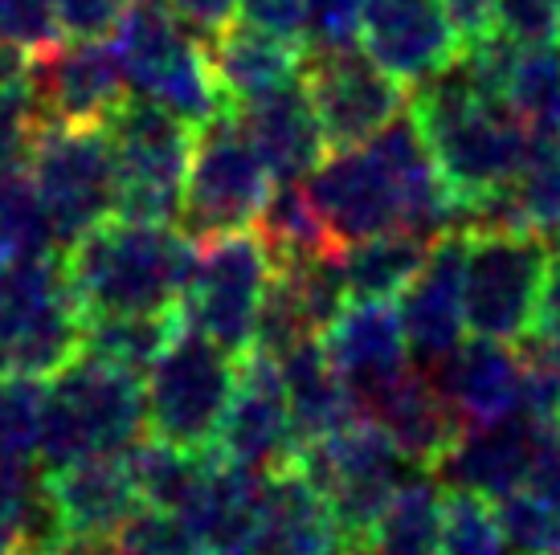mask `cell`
<instances>
[{
    "label": "cell",
    "instance_id": "cell-12",
    "mask_svg": "<svg viewBox=\"0 0 560 555\" xmlns=\"http://www.w3.org/2000/svg\"><path fill=\"white\" fill-rule=\"evenodd\" d=\"M25 176L58 246H74L115 216V147L103 127L46 123L33 139Z\"/></svg>",
    "mask_w": 560,
    "mask_h": 555
},
{
    "label": "cell",
    "instance_id": "cell-38",
    "mask_svg": "<svg viewBox=\"0 0 560 555\" xmlns=\"http://www.w3.org/2000/svg\"><path fill=\"white\" fill-rule=\"evenodd\" d=\"M46 388L33 376H0V458L30 462L42 437Z\"/></svg>",
    "mask_w": 560,
    "mask_h": 555
},
{
    "label": "cell",
    "instance_id": "cell-35",
    "mask_svg": "<svg viewBox=\"0 0 560 555\" xmlns=\"http://www.w3.org/2000/svg\"><path fill=\"white\" fill-rule=\"evenodd\" d=\"M54 246H58L54 229L25 168H0V265L46 258L54 253Z\"/></svg>",
    "mask_w": 560,
    "mask_h": 555
},
{
    "label": "cell",
    "instance_id": "cell-23",
    "mask_svg": "<svg viewBox=\"0 0 560 555\" xmlns=\"http://www.w3.org/2000/svg\"><path fill=\"white\" fill-rule=\"evenodd\" d=\"M438 392L446 397L463 429L495 425L503 416L520 413L524 397V359L512 343L495 340H470L458 343L451 355H442L434 368Z\"/></svg>",
    "mask_w": 560,
    "mask_h": 555
},
{
    "label": "cell",
    "instance_id": "cell-48",
    "mask_svg": "<svg viewBox=\"0 0 560 555\" xmlns=\"http://www.w3.org/2000/svg\"><path fill=\"white\" fill-rule=\"evenodd\" d=\"M442 9L451 16L458 42H470V37H482L491 33V16H495V0H442Z\"/></svg>",
    "mask_w": 560,
    "mask_h": 555
},
{
    "label": "cell",
    "instance_id": "cell-43",
    "mask_svg": "<svg viewBox=\"0 0 560 555\" xmlns=\"http://www.w3.org/2000/svg\"><path fill=\"white\" fill-rule=\"evenodd\" d=\"M360 9H364V0H307L303 46L312 49L357 46Z\"/></svg>",
    "mask_w": 560,
    "mask_h": 555
},
{
    "label": "cell",
    "instance_id": "cell-3",
    "mask_svg": "<svg viewBox=\"0 0 560 555\" xmlns=\"http://www.w3.org/2000/svg\"><path fill=\"white\" fill-rule=\"evenodd\" d=\"M197 253V241L176 225L110 216L70 246L66 274L86 319L152 315L180 307Z\"/></svg>",
    "mask_w": 560,
    "mask_h": 555
},
{
    "label": "cell",
    "instance_id": "cell-26",
    "mask_svg": "<svg viewBox=\"0 0 560 555\" xmlns=\"http://www.w3.org/2000/svg\"><path fill=\"white\" fill-rule=\"evenodd\" d=\"M205 49H209V66L221 86V98H230V103H249L258 94L299 82L303 54H307L299 37L258 29L249 21H230L225 29L205 42Z\"/></svg>",
    "mask_w": 560,
    "mask_h": 555
},
{
    "label": "cell",
    "instance_id": "cell-24",
    "mask_svg": "<svg viewBox=\"0 0 560 555\" xmlns=\"http://www.w3.org/2000/svg\"><path fill=\"white\" fill-rule=\"evenodd\" d=\"M319 343L357 397L409 368V340L397 303H343Z\"/></svg>",
    "mask_w": 560,
    "mask_h": 555
},
{
    "label": "cell",
    "instance_id": "cell-46",
    "mask_svg": "<svg viewBox=\"0 0 560 555\" xmlns=\"http://www.w3.org/2000/svg\"><path fill=\"white\" fill-rule=\"evenodd\" d=\"M168 4L172 13L180 16L197 37H205V42L237 16V0H168Z\"/></svg>",
    "mask_w": 560,
    "mask_h": 555
},
{
    "label": "cell",
    "instance_id": "cell-25",
    "mask_svg": "<svg viewBox=\"0 0 560 555\" xmlns=\"http://www.w3.org/2000/svg\"><path fill=\"white\" fill-rule=\"evenodd\" d=\"M46 491L62 515L66 535H115V527L140 510L127 453H98L62 465L46 474Z\"/></svg>",
    "mask_w": 560,
    "mask_h": 555
},
{
    "label": "cell",
    "instance_id": "cell-51",
    "mask_svg": "<svg viewBox=\"0 0 560 555\" xmlns=\"http://www.w3.org/2000/svg\"><path fill=\"white\" fill-rule=\"evenodd\" d=\"M0 555H25V531L9 515H0Z\"/></svg>",
    "mask_w": 560,
    "mask_h": 555
},
{
    "label": "cell",
    "instance_id": "cell-9",
    "mask_svg": "<svg viewBox=\"0 0 560 555\" xmlns=\"http://www.w3.org/2000/svg\"><path fill=\"white\" fill-rule=\"evenodd\" d=\"M237 355L185 327H176L172 343L164 347L143 388L148 404V429L156 441H168L188 453H213L218 433L230 409L237 385Z\"/></svg>",
    "mask_w": 560,
    "mask_h": 555
},
{
    "label": "cell",
    "instance_id": "cell-13",
    "mask_svg": "<svg viewBox=\"0 0 560 555\" xmlns=\"http://www.w3.org/2000/svg\"><path fill=\"white\" fill-rule=\"evenodd\" d=\"M270 278H275V258L258 233L242 229L209 237L180 294V319L230 355H246L254 347Z\"/></svg>",
    "mask_w": 560,
    "mask_h": 555
},
{
    "label": "cell",
    "instance_id": "cell-39",
    "mask_svg": "<svg viewBox=\"0 0 560 555\" xmlns=\"http://www.w3.org/2000/svg\"><path fill=\"white\" fill-rule=\"evenodd\" d=\"M495 519H499V527H503L508 547H512L515 555H560L557 515H552L528 486H520V491L495 498Z\"/></svg>",
    "mask_w": 560,
    "mask_h": 555
},
{
    "label": "cell",
    "instance_id": "cell-29",
    "mask_svg": "<svg viewBox=\"0 0 560 555\" xmlns=\"http://www.w3.org/2000/svg\"><path fill=\"white\" fill-rule=\"evenodd\" d=\"M463 229H524L560 237V135L536 143L528 168L512 188L463 204Z\"/></svg>",
    "mask_w": 560,
    "mask_h": 555
},
{
    "label": "cell",
    "instance_id": "cell-16",
    "mask_svg": "<svg viewBox=\"0 0 560 555\" xmlns=\"http://www.w3.org/2000/svg\"><path fill=\"white\" fill-rule=\"evenodd\" d=\"M357 42L405 86L446 70L463 49L442 0H364Z\"/></svg>",
    "mask_w": 560,
    "mask_h": 555
},
{
    "label": "cell",
    "instance_id": "cell-15",
    "mask_svg": "<svg viewBox=\"0 0 560 555\" xmlns=\"http://www.w3.org/2000/svg\"><path fill=\"white\" fill-rule=\"evenodd\" d=\"M213 453L242 470L262 474V479L295 465L299 441L291 429L287 388H282V368L275 355L258 352V347L242 355L234 397H230Z\"/></svg>",
    "mask_w": 560,
    "mask_h": 555
},
{
    "label": "cell",
    "instance_id": "cell-21",
    "mask_svg": "<svg viewBox=\"0 0 560 555\" xmlns=\"http://www.w3.org/2000/svg\"><path fill=\"white\" fill-rule=\"evenodd\" d=\"M242 555H357V547L312 482L287 465L266 479L258 523Z\"/></svg>",
    "mask_w": 560,
    "mask_h": 555
},
{
    "label": "cell",
    "instance_id": "cell-30",
    "mask_svg": "<svg viewBox=\"0 0 560 555\" xmlns=\"http://www.w3.org/2000/svg\"><path fill=\"white\" fill-rule=\"evenodd\" d=\"M434 241L421 233H381L340 249V274L348 303H397V294L418 278Z\"/></svg>",
    "mask_w": 560,
    "mask_h": 555
},
{
    "label": "cell",
    "instance_id": "cell-36",
    "mask_svg": "<svg viewBox=\"0 0 560 555\" xmlns=\"http://www.w3.org/2000/svg\"><path fill=\"white\" fill-rule=\"evenodd\" d=\"M438 555H515L495 519V507L470 491L442 498V540Z\"/></svg>",
    "mask_w": 560,
    "mask_h": 555
},
{
    "label": "cell",
    "instance_id": "cell-17",
    "mask_svg": "<svg viewBox=\"0 0 560 555\" xmlns=\"http://www.w3.org/2000/svg\"><path fill=\"white\" fill-rule=\"evenodd\" d=\"M30 82L46 123L103 127L124 98V74L115 62L110 37L70 42L62 37L46 54L30 58Z\"/></svg>",
    "mask_w": 560,
    "mask_h": 555
},
{
    "label": "cell",
    "instance_id": "cell-10",
    "mask_svg": "<svg viewBox=\"0 0 560 555\" xmlns=\"http://www.w3.org/2000/svg\"><path fill=\"white\" fill-rule=\"evenodd\" d=\"M295 470L331 507L357 555L393 503V494L409 482V462L369 416L299 446Z\"/></svg>",
    "mask_w": 560,
    "mask_h": 555
},
{
    "label": "cell",
    "instance_id": "cell-14",
    "mask_svg": "<svg viewBox=\"0 0 560 555\" xmlns=\"http://www.w3.org/2000/svg\"><path fill=\"white\" fill-rule=\"evenodd\" d=\"M303 91L331 152L360 147L409 107L405 82L385 74L360 46L312 49L303 54Z\"/></svg>",
    "mask_w": 560,
    "mask_h": 555
},
{
    "label": "cell",
    "instance_id": "cell-2",
    "mask_svg": "<svg viewBox=\"0 0 560 555\" xmlns=\"http://www.w3.org/2000/svg\"><path fill=\"white\" fill-rule=\"evenodd\" d=\"M409 115L418 119L425 147L458 204L512 188L536 152V139L520 115L503 98L479 91L458 58L413 86Z\"/></svg>",
    "mask_w": 560,
    "mask_h": 555
},
{
    "label": "cell",
    "instance_id": "cell-50",
    "mask_svg": "<svg viewBox=\"0 0 560 555\" xmlns=\"http://www.w3.org/2000/svg\"><path fill=\"white\" fill-rule=\"evenodd\" d=\"M37 555H115V547H110V535H66Z\"/></svg>",
    "mask_w": 560,
    "mask_h": 555
},
{
    "label": "cell",
    "instance_id": "cell-34",
    "mask_svg": "<svg viewBox=\"0 0 560 555\" xmlns=\"http://www.w3.org/2000/svg\"><path fill=\"white\" fill-rule=\"evenodd\" d=\"M503 103L520 115L536 143L560 135V42L515 49Z\"/></svg>",
    "mask_w": 560,
    "mask_h": 555
},
{
    "label": "cell",
    "instance_id": "cell-27",
    "mask_svg": "<svg viewBox=\"0 0 560 555\" xmlns=\"http://www.w3.org/2000/svg\"><path fill=\"white\" fill-rule=\"evenodd\" d=\"M282 368V388H287V409H291V429L295 441L307 446L315 437L343 429L360 421L357 392L348 388L340 368L327 359L324 343H299L295 352H287L279 359Z\"/></svg>",
    "mask_w": 560,
    "mask_h": 555
},
{
    "label": "cell",
    "instance_id": "cell-6",
    "mask_svg": "<svg viewBox=\"0 0 560 555\" xmlns=\"http://www.w3.org/2000/svg\"><path fill=\"white\" fill-rule=\"evenodd\" d=\"M82 315L66 258L0 265V376H54L82 347Z\"/></svg>",
    "mask_w": 560,
    "mask_h": 555
},
{
    "label": "cell",
    "instance_id": "cell-41",
    "mask_svg": "<svg viewBox=\"0 0 560 555\" xmlns=\"http://www.w3.org/2000/svg\"><path fill=\"white\" fill-rule=\"evenodd\" d=\"M0 42L21 49L25 58L46 54L49 46L62 42L54 4L49 0H0Z\"/></svg>",
    "mask_w": 560,
    "mask_h": 555
},
{
    "label": "cell",
    "instance_id": "cell-7",
    "mask_svg": "<svg viewBox=\"0 0 560 555\" xmlns=\"http://www.w3.org/2000/svg\"><path fill=\"white\" fill-rule=\"evenodd\" d=\"M103 131L115 147V216L152 225H168L172 216H180L197 127L143 94H124L119 107L103 119Z\"/></svg>",
    "mask_w": 560,
    "mask_h": 555
},
{
    "label": "cell",
    "instance_id": "cell-1",
    "mask_svg": "<svg viewBox=\"0 0 560 555\" xmlns=\"http://www.w3.org/2000/svg\"><path fill=\"white\" fill-rule=\"evenodd\" d=\"M303 188L340 249L381 233H421L438 241L463 229V204L442 180L409 107L369 143L327 155Z\"/></svg>",
    "mask_w": 560,
    "mask_h": 555
},
{
    "label": "cell",
    "instance_id": "cell-18",
    "mask_svg": "<svg viewBox=\"0 0 560 555\" xmlns=\"http://www.w3.org/2000/svg\"><path fill=\"white\" fill-rule=\"evenodd\" d=\"M357 404L360 416H369L405 462L418 470H438L467 433L446 397L438 392L434 376L418 368H401L397 376L360 392Z\"/></svg>",
    "mask_w": 560,
    "mask_h": 555
},
{
    "label": "cell",
    "instance_id": "cell-22",
    "mask_svg": "<svg viewBox=\"0 0 560 555\" xmlns=\"http://www.w3.org/2000/svg\"><path fill=\"white\" fill-rule=\"evenodd\" d=\"M230 107L237 110V123L249 135V143L258 147L275 185L307 180L331 155L324 127L312 110V98L303 91V78L270 94H258L249 103H230Z\"/></svg>",
    "mask_w": 560,
    "mask_h": 555
},
{
    "label": "cell",
    "instance_id": "cell-44",
    "mask_svg": "<svg viewBox=\"0 0 560 555\" xmlns=\"http://www.w3.org/2000/svg\"><path fill=\"white\" fill-rule=\"evenodd\" d=\"M49 4H54V21H58L62 37L98 42V37H110L131 0H49Z\"/></svg>",
    "mask_w": 560,
    "mask_h": 555
},
{
    "label": "cell",
    "instance_id": "cell-37",
    "mask_svg": "<svg viewBox=\"0 0 560 555\" xmlns=\"http://www.w3.org/2000/svg\"><path fill=\"white\" fill-rule=\"evenodd\" d=\"M115 555H213L209 543L192 531V527L160 507H143L136 515H127L124 523L110 535Z\"/></svg>",
    "mask_w": 560,
    "mask_h": 555
},
{
    "label": "cell",
    "instance_id": "cell-11",
    "mask_svg": "<svg viewBox=\"0 0 560 555\" xmlns=\"http://www.w3.org/2000/svg\"><path fill=\"white\" fill-rule=\"evenodd\" d=\"M548 274V237L470 229L463 253V319L475 340L524 343Z\"/></svg>",
    "mask_w": 560,
    "mask_h": 555
},
{
    "label": "cell",
    "instance_id": "cell-32",
    "mask_svg": "<svg viewBox=\"0 0 560 555\" xmlns=\"http://www.w3.org/2000/svg\"><path fill=\"white\" fill-rule=\"evenodd\" d=\"M442 540V491L430 479H409L393 494L360 555H438Z\"/></svg>",
    "mask_w": 560,
    "mask_h": 555
},
{
    "label": "cell",
    "instance_id": "cell-5",
    "mask_svg": "<svg viewBox=\"0 0 560 555\" xmlns=\"http://www.w3.org/2000/svg\"><path fill=\"white\" fill-rule=\"evenodd\" d=\"M110 49L124 86L160 103L188 127L209 123L225 107L209 49L172 13L168 0H131L119 25L110 29Z\"/></svg>",
    "mask_w": 560,
    "mask_h": 555
},
{
    "label": "cell",
    "instance_id": "cell-31",
    "mask_svg": "<svg viewBox=\"0 0 560 555\" xmlns=\"http://www.w3.org/2000/svg\"><path fill=\"white\" fill-rule=\"evenodd\" d=\"M180 327V307L176 310H152V315H103V319H86L82 327L79 355H94L110 368L131 371V376H148L164 347L172 343Z\"/></svg>",
    "mask_w": 560,
    "mask_h": 555
},
{
    "label": "cell",
    "instance_id": "cell-4",
    "mask_svg": "<svg viewBox=\"0 0 560 555\" xmlns=\"http://www.w3.org/2000/svg\"><path fill=\"white\" fill-rule=\"evenodd\" d=\"M143 421L148 404L140 376L110 368L94 355H74L46 388L37 462L54 474L82 458L124 453L131 441H140Z\"/></svg>",
    "mask_w": 560,
    "mask_h": 555
},
{
    "label": "cell",
    "instance_id": "cell-45",
    "mask_svg": "<svg viewBox=\"0 0 560 555\" xmlns=\"http://www.w3.org/2000/svg\"><path fill=\"white\" fill-rule=\"evenodd\" d=\"M242 21L258 25V29L282 33V37H299L303 42V25H307V0H237Z\"/></svg>",
    "mask_w": 560,
    "mask_h": 555
},
{
    "label": "cell",
    "instance_id": "cell-49",
    "mask_svg": "<svg viewBox=\"0 0 560 555\" xmlns=\"http://www.w3.org/2000/svg\"><path fill=\"white\" fill-rule=\"evenodd\" d=\"M528 491L557 515V523H560V433L552 437V446L545 449V458H540V465H536V474L528 479Z\"/></svg>",
    "mask_w": 560,
    "mask_h": 555
},
{
    "label": "cell",
    "instance_id": "cell-19",
    "mask_svg": "<svg viewBox=\"0 0 560 555\" xmlns=\"http://www.w3.org/2000/svg\"><path fill=\"white\" fill-rule=\"evenodd\" d=\"M557 433L560 429L532 421L528 413H512L495 425H479V429L463 433L458 446L451 449V458L438 470L454 491H470L487 503H495L503 494L528 486Z\"/></svg>",
    "mask_w": 560,
    "mask_h": 555
},
{
    "label": "cell",
    "instance_id": "cell-40",
    "mask_svg": "<svg viewBox=\"0 0 560 555\" xmlns=\"http://www.w3.org/2000/svg\"><path fill=\"white\" fill-rule=\"evenodd\" d=\"M46 127L37 94H33L30 70L0 86V168H25V160L33 152V139Z\"/></svg>",
    "mask_w": 560,
    "mask_h": 555
},
{
    "label": "cell",
    "instance_id": "cell-8",
    "mask_svg": "<svg viewBox=\"0 0 560 555\" xmlns=\"http://www.w3.org/2000/svg\"><path fill=\"white\" fill-rule=\"evenodd\" d=\"M270 192L275 176L242 131L234 107H221L209 123L192 131L185 201H180V229L192 241L254 229Z\"/></svg>",
    "mask_w": 560,
    "mask_h": 555
},
{
    "label": "cell",
    "instance_id": "cell-20",
    "mask_svg": "<svg viewBox=\"0 0 560 555\" xmlns=\"http://www.w3.org/2000/svg\"><path fill=\"white\" fill-rule=\"evenodd\" d=\"M463 253H467V229L438 237L418 278L397 294L409 355L425 359L434 368L442 355H451L463 343L467 319H463Z\"/></svg>",
    "mask_w": 560,
    "mask_h": 555
},
{
    "label": "cell",
    "instance_id": "cell-28",
    "mask_svg": "<svg viewBox=\"0 0 560 555\" xmlns=\"http://www.w3.org/2000/svg\"><path fill=\"white\" fill-rule=\"evenodd\" d=\"M262 486L266 479L254 470L225 462L221 453L209 458L201 486L185 507V519L213 555H242L249 531L258 523V507H262Z\"/></svg>",
    "mask_w": 560,
    "mask_h": 555
},
{
    "label": "cell",
    "instance_id": "cell-42",
    "mask_svg": "<svg viewBox=\"0 0 560 555\" xmlns=\"http://www.w3.org/2000/svg\"><path fill=\"white\" fill-rule=\"evenodd\" d=\"M491 29L512 46H548L560 37V0H495Z\"/></svg>",
    "mask_w": 560,
    "mask_h": 555
},
{
    "label": "cell",
    "instance_id": "cell-33",
    "mask_svg": "<svg viewBox=\"0 0 560 555\" xmlns=\"http://www.w3.org/2000/svg\"><path fill=\"white\" fill-rule=\"evenodd\" d=\"M254 229H258V237H262V246L270 249L275 262H307V258L340 253V241L324 225V216L312 204L307 188L299 185H275Z\"/></svg>",
    "mask_w": 560,
    "mask_h": 555
},
{
    "label": "cell",
    "instance_id": "cell-47",
    "mask_svg": "<svg viewBox=\"0 0 560 555\" xmlns=\"http://www.w3.org/2000/svg\"><path fill=\"white\" fill-rule=\"evenodd\" d=\"M532 340L560 343V246L548 253V274L540 303H536V319H532Z\"/></svg>",
    "mask_w": 560,
    "mask_h": 555
}]
</instances>
